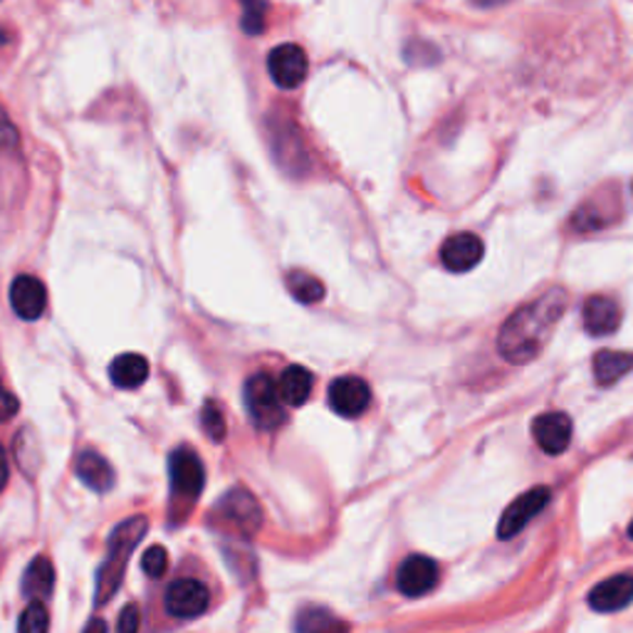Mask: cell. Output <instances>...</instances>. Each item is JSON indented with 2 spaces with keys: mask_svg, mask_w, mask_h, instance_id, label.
Wrapping results in <instances>:
<instances>
[{
  "mask_svg": "<svg viewBox=\"0 0 633 633\" xmlns=\"http://www.w3.org/2000/svg\"><path fill=\"white\" fill-rule=\"evenodd\" d=\"M149 530V520L144 515L129 517L122 524L114 528L110 534V545H106V557L102 561L100 572H97V586H94V604L104 606L110 599H114V594L119 592V586L124 582V574H127V565L134 555V549Z\"/></svg>",
  "mask_w": 633,
  "mask_h": 633,
  "instance_id": "cell-2",
  "label": "cell"
},
{
  "mask_svg": "<svg viewBox=\"0 0 633 633\" xmlns=\"http://www.w3.org/2000/svg\"><path fill=\"white\" fill-rule=\"evenodd\" d=\"M621 325V309L611 297L596 295L584 305V329L592 337H606L617 332Z\"/></svg>",
  "mask_w": 633,
  "mask_h": 633,
  "instance_id": "cell-15",
  "label": "cell"
},
{
  "mask_svg": "<svg viewBox=\"0 0 633 633\" xmlns=\"http://www.w3.org/2000/svg\"><path fill=\"white\" fill-rule=\"evenodd\" d=\"M312 387H315V377H312L309 369L300 367V364H292V367L284 369L278 379V391H280L282 404L295 406V408L307 404Z\"/></svg>",
  "mask_w": 633,
  "mask_h": 633,
  "instance_id": "cell-16",
  "label": "cell"
},
{
  "mask_svg": "<svg viewBox=\"0 0 633 633\" xmlns=\"http://www.w3.org/2000/svg\"><path fill=\"white\" fill-rule=\"evenodd\" d=\"M547 503H549V488H534L517 497V501L505 510L501 528H497L501 540H510L515 537V534H520L524 528H528V522L534 515H540L542 510H545Z\"/></svg>",
  "mask_w": 633,
  "mask_h": 633,
  "instance_id": "cell-10",
  "label": "cell"
},
{
  "mask_svg": "<svg viewBox=\"0 0 633 633\" xmlns=\"http://www.w3.org/2000/svg\"><path fill=\"white\" fill-rule=\"evenodd\" d=\"M5 485H8V456L3 445H0V493H3Z\"/></svg>",
  "mask_w": 633,
  "mask_h": 633,
  "instance_id": "cell-30",
  "label": "cell"
},
{
  "mask_svg": "<svg viewBox=\"0 0 633 633\" xmlns=\"http://www.w3.org/2000/svg\"><path fill=\"white\" fill-rule=\"evenodd\" d=\"M164 604L176 619H195L208 611L211 592L199 579H176L174 584H168Z\"/></svg>",
  "mask_w": 633,
  "mask_h": 633,
  "instance_id": "cell-6",
  "label": "cell"
},
{
  "mask_svg": "<svg viewBox=\"0 0 633 633\" xmlns=\"http://www.w3.org/2000/svg\"><path fill=\"white\" fill-rule=\"evenodd\" d=\"M295 633H350V623L325 606H305L295 617Z\"/></svg>",
  "mask_w": 633,
  "mask_h": 633,
  "instance_id": "cell-18",
  "label": "cell"
},
{
  "mask_svg": "<svg viewBox=\"0 0 633 633\" xmlns=\"http://www.w3.org/2000/svg\"><path fill=\"white\" fill-rule=\"evenodd\" d=\"M631 602H633L631 574H617L611 579H604L602 584H596L590 592V606L594 611H602V613L626 609Z\"/></svg>",
  "mask_w": 633,
  "mask_h": 633,
  "instance_id": "cell-14",
  "label": "cell"
},
{
  "mask_svg": "<svg viewBox=\"0 0 633 633\" xmlns=\"http://www.w3.org/2000/svg\"><path fill=\"white\" fill-rule=\"evenodd\" d=\"M633 369V354L631 352H609L604 350L594 356V377L602 387L619 381L623 374Z\"/></svg>",
  "mask_w": 633,
  "mask_h": 633,
  "instance_id": "cell-21",
  "label": "cell"
},
{
  "mask_svg": "<svg viewBox=\"0 0 633 633\" xmlns=\"http://www.w3.org/2000/svg\"><path fill=\"white\" fill-rule=\"evenodd\" d=\"M284 284H288V290L292 292V297L302 305H315L325 297V284L319 282L315 275H307L302 270H292L288 273V278H284Z\"/></svg>",
  "mask_w": 633,
  "mask_h": 633,
  "instance_id": "cell-22",
  "label": "cell"
},
{
  "mask_svg": "<svg viewBox=\"0 0 633 633\" xmlns=\"http://www.w3.org/2000/svg\"><path fill=\"white\" fill-rule=\"evenodd\" d=\"M50 631V617L45 604L33 602L28 609L23 611L21 623H17V633H48Z\"/></svg>",
  "mask_w": 633,
  "mask_h": 633,
  "instance_id": "cell-23",
  "label": "cell"
},
{
  "mask_svg": "<svg viewBox=\"0 0 633 633\" xmlns=\"http://www.w3.org/2000/svg\"><path fill=\"white\" fill-rule=\"evenodd\" d=\"M168 470H172V515L174 522H181L203 493L206 468L193 448H176L168 458Z\"/></svg>",
  "mask_w": 633,
  "mask_h": 633,
  "instance_id": "cell-3",
  "label": "cell"
},
{
  "mask_svg": "<svg viewBox=\"0 0 633 633\" xmlns=\"http://www.w3.org/2000/svg\"><path fill=\"white\" fill-rule=\"evenodd\" d=\"M52 590H55V567H52L48 557H35L23 574V594L28 596L30 604H42V599H48Z\"/></svg>",
  "mask_w": 633,
  "mask_h": 633,
  "instance_id": "cell-17",
  "label": "cell"
},
{
  "mask_svg": "<svg viewBox=\"0 0 633 633\" xmlns=\"http://www.w3.org/2000/svg\"><path fill=\"white\" fill-rule=\"evenodd\" d=\"M139 623H141V611L137 604L124 606L117 621V633H139Z\"/></svg>",
  "mask_w": 633,
  "mask_h": 633,
  "instance_id": "cell-27",
  "label": "cell"
},
{
  "mask_svg": "<svg viewBox=\"0 0 633 633\" xmlns=\"http://www.w3.org/2000/svg\"><path fill=\"white\" fill-rule=\"evenodd\" d=\"M106 631L110 629H106V621H102V619H92L85 629V633H106Z\"/></svg>",
  "mask_w": 633,
  "mask_h": 633,
  "instance_id": "cell-31",
  "label": "cell"
},
{
  "mask_svg": "<svg viewBox=\"0 0 633 633\" xmlns=\"http://www.w3.org/2000/svg\"><path fill=\"white\" fill-rule=\"evenodd\" d=\"M77 476L87 488H92L94 493H106L114 485V470L110 463H106L100 453L85 451L83 456L77 458Z\"/></svg>",
  "mask_w": 633,
  "mask_h": 633,
  "instance_id": "cell-20",
  "label": "cell"
},
{
  "mask_svg": "<svg viewBox=\"0 0 633 633\" xmlns=\"http://www.w3.org/2000/svg\"><path fill=\"white\" fill-rule=\"evenodd\" d=\"M11 307L25 322H35L48 309V290L33 275H17L11 284Z\"/></svg>",
  "mask_w": 633,
  "mask_h": 633,
  "instance_id": "cell-11",
  "label": "cell"
},
{
  "mask_svg": "<svg viewBox=\"0 0 633 633\" xmlns=\"http://www.w3.org/2000/svg\"><path fill=\"white\" fill-rule=\"evenodd\" d=\"M110 379L117 389H139L149 379V362L141 354H119L110 367Z\"/></svg>",
  "mask_w": 633,
  "mask_h": 633,
  "instance_id": "cell-19",
  "label": "cell"
},
{
  "mask_svg": "<svg viewBox=\"0 0 633 633\" xmlns=\"http://www.w3.org/2000/svg\"><path fill=\"white\" fill-rule=\"evenodd\" d=\"M201 426H203V431H206L216 443H220L223 439H226V418H223L216 401H208V404H203V408H201Z\"/></svg>",
  "mask_w": 633,
  "mask_h": 633,
  "instance_id": "cell-24",
  "label": "cell"
},
{
  "mask_svg": "<svg viewBox=\"0 0 633 633\" xmlns=\"http://www.w3.org/2000/svg\"><path fill=\"white\" fill-rule=\"evenodd\" d=\"M629 537H631V540H633V522H631V524H629Z\"/></svg>",
  "mask_w": 633,
  "mask_h": 633,
  "instance_id": "cell-32",
  "label": "cell"
},
{
  "mask_svg": "<svg viewBox=\"0 0 633 633\" xmlns=\"http://www.w3.org/2000/svg\"><path fill=\"white\" fill-rule=\"evenodd\" d=\"M17 408H21V404H17V398L3 387V383H0V421H8V418H13L17 414Z\"/></svg>",
  "mask_w": 633,
  "mask_h": 633,
  "instance_id": "cell-28",
  "label": "cell"
},
{
  "mask_svg": "<svg viewBox=\"0 0 633 633\" xmlns=\"http://www.w3.org/2000/svg\"><path fill=\"white\" fill-rule=\"evenodd\" d=\"M216 517L226 524V528L240 532L243 537L255 534L263 522L261 505H257L255 497L243 488L230 490V493L220 497V503L216 505Z\"/></svg>",
  "mask_w": 633,
  "mask_h": 633,
  "instance_id": "cell-5",
  "label": "cell"
},
{
  "mask_svg": "<svg viewBox=\"0 0 633 633\" xmlns=\"http://www.w3.org/2000/svg\"><path fill=\"white\" fill-rule=\"evenodd\" d=\"M439 565L426 555H412L401 561L396 572V586L404 596H423L439 584Z\"/></svg>",
  "mask_w": 633,
  "mask_h": 633,
  "instance_id": "cell-9",
  "label": "cell"
},
{
  "mask_svg": "<svg viewBox=\"0 0 633 633\" xmlns=\"http://www.w3.org/2000/svg\"><path fill=\"white\" fill-rule=\"evenodd\" d=\"M15 139H17V131L13 129V124L5 117H0V147H11L15 144Z\"/></svg>",
  "mask_w": 633,
  "mask_h": 633,
  "instance_id": "cell-29",
  "label": "cell"
},
{
  "mask_svg": "<svg viewBox=\"0 0 633 633\" xmlns=\"http://www.w3.org/2000/svg\"><path fill=\"white\" fill-rule=\"evenodd\" d=\"M532 435L537 445L549 456H559L572 443V421L567 414H542L537 421L532 423Z\"/></svg>",
  "mask_w": 633,
  "mask_h": 633,
  "instance_id": "cell-13",
  "label": "cell"
},
{
  "mask_svg": "<svg viewBox=\"0 0 633 633\" xmlns=\"http://www.w3.org/2000/svg\"><path fill=\"white\" fill-rule=\"evenodd\" d=\"M267 73L273 83L282 89H295L307 77V55L300 45H278L270 55H267Z\"/></svg>",
  "mask_w": 633,
  "mask_h": 633,
  "instance_id": "cell-7",
  "label": "cell"
},
{
  "mask_svg": "<svg viewBox=\"0 0 633 633\" xmlns=\"http://www.w3.org/2000/svg\"><path fill=\"white\" fill-rule=\"evenodd\" d=\"M141 567H144V572L151 577V579H162L166 574V569H168V555H166V549L164 547H149L144 552V557H141Z\"/></svg>",
  "mask_w": 633,
  "mask_h": 633,
  "instance_id": "cell-25",
  "label": "cell"
},
{
  "mask_svg": "<svg viewBox=\"0 0 633 633\" xmlns=\"http://www.w3.org/2000/svg\"><path fill=\"white\" fill-rule=\"evenodd\" d=\"M329 406L344 418H356L371 404L369 383L359 377H339L329 383Z\"/></svg>",
  "mask_w": 633,
  "mask_h": 633,
  "instance_id": "cell-8",
  "label": "cell"
},
{
  "mask_svg": "<svg viewBox=\"0 0 633 633\" xmlns=\"http://www.w3.org/2000/svg\"><path fill=\"white\" fill-rule=\"evenodd\" d=\"M265 13L267 5L265 3H248L243 8V30L248 35H261L265 30Z\"/></svg>",
  "mask_w": 633,
  "mask_h": 633,
  "instance_id": "cell-26",
  "label": "cell"
},
{
  "mask_svg": "<svg viewBox=\"0 0 633 633\" xmlns=\"http://www.w3.org/2000/svg\"><path fill=\"white\" fill-rule=\"evenodd\" d=\"M245 406L253 423L261 431H273L284 423V404L278 391V381L267 374H255L245 381Z\"/></svg>",
  "mask_w": 633,
  "mask_h": 633,
  "instance_id": "cell-4",
  "label": "cell"
},
{
  "mask_svg": "<svg viewBox=\"0 0 633 633\" xmlns=\"http://www.w3.org/2000/svg\"><path fill=\"white\" fill-rule=\"evenodd\" d=\"M485 245L476 233H456L441 248V261L451 273H468L483 261Z\"/></svg>",
  "mask_w": 633,
  "mask_h": 633,
  "instance_id": "cell-12",
  "label": "cell"
},
{
  "mask_svg": "<svg viewBox=\"0 0 633 633\" xmlns=\"http://www.w3.org/2000/svg\"><path fill=\"white\" fill-rule=\"evenodd\" d=\"M567 309V292L561 288L515 309L497 337V350L512 364H528L545 350L552 332Z\"/></svg>",
  "mask_w": 633,
  "mask_h": 633,
  "instance_id": "cell-1",
  "label": "cell"
}]
</instances>
